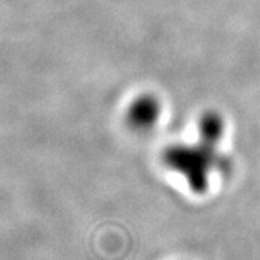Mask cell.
Here are the masks:
<instances>
[{
	"label": "cell",
	"instance_id": "2",
	"mask_svg": "<svg viewBox=\"0 0 260 260\" xmlns=\"http://www.w3.org/2000/svg\"><path fill=\"white\" fill-rule=\"evenodd\" d=\"M159 116V106L152 99H140L130 109L129 117L133 126L138 129L150 127Z\"/></svg>",
	"mask_w": 260,
	"mask_h": 260
},
{
	"label": "cell",
	"instance_id": "1",
	"mask_svg": "<svg viewBox=\"0 0 260 260\" xmlns=\"http://www.w3.org/2000/svg\"><path fill=\"white\" fill-rule=\"evenodd\" d=\"M213 145V142L205 140V145L201 146L169 149L165 155V164L185 178L195 192H203L208 186L211 172L221 167V158L215 153Z\"/></svg>",
	"mask_w": 260,
	"mask_h": 260
}]
</instances>
